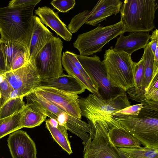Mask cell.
<instances>
[{"label": "cell", "instance_id": "b9f144b4", "mask_svg": "<svg viewBox=\"0 0 158 158\" xmlns=\"http://www.w3.org/2000/svg\"><path fill=\"white\" fill-rule=\"evenodd\" d=\"M5 78L2 74H0V83H2L4 79Z\"/></svg>", "mask_w": 158, "mask_h": 158}, {"label": "cell", "instance_id": "52a82bcc", "mask_svg": "<svg viewBox=\"0 0 158 158\" xmlns=\"http://www.w3.org/2000/svg\"><path fill=\"white\" fill-rule=\"evenodd\" d=\"M63 48L62 40L54 36L37 54L35 61L42 79L56 77L64 74L61 63Z\"/></svg>", "mask_w": 158, "mask_h": 158}, {"label": "cell", "instance_id": "ba28073f", "mask_svg": "<svg viewBox=\"0 0 158 158\" xmlns=\"http://www.w3.org/2000/svg\"><path fill=\"white\" fill-rule=\"evenodd\" d=\"M91 132L84 145V158H121L118 148L110 142L107 133L110 127L106 124L88 123Z\"/></svg>", "mask_w": 158, "mask_h": 158}, {"label": "cell", "instance_id": "cb8c5ba5", "mask_svg": "<svg viewBox=\"0 0 158 158\" xmlns=\"http://www.w3.org/2000/svg\"><path fill=\"white\" fill-rule=\"evenodd\" d=\"M61 63L62 66L68 74L75 77L85 87L86 89L92 94L101 98L100 94L89 84L80 71L73 64L64 52L61 56Z\"/></svg>", "mask_w": 158, "mask_h": 158}, {"label": "cell", "instance_id": "d6a6232c", "mask_svg": "<svg viewBox=\"0 0 158 158\" xmlns=\"http://www.w3.org/2000/svg\"><path fill=\"white\" fill-rule=\"evenodd\" d=\"M13 89H14L5 78L0 83V92L2 99V105L8 100Z\"/></svg>", "mask_w": 158, "mask_h": 158}, {"label": "cell", "instance_id": "5b68a950", "mask_svg": "<svg viewBox=\"0 0 158 158\" xmlns=\"http://www.w3.org/2000/svg\"><path fill=\"white\" fill-rule=\"evenodd\" d=\"M131 55L115 51L112 46L105 51L102 61L111 85L125 92L135 86L134 65Z\"/></svg>", "mask_w": 158, "mask_h": 158}, {"label": "cell", "instance_id": "8d00e7d4", "mask_svg": "<svg viewBox=\"0 0 158 158\" xmlns=\"http://www.w3.org/2000/svg\"><path fill=\"white\" fill-rule=\"evenodd\" d=\"M68 115L69 114L64 112L58 115L56 120L59 125L64 126L66 128Z\"/></svg>", "mask_w": 158, "mask_h": 158}, {"label": "cell", "instance_id": "44dd1931", "mask_svg": "<svg viewBox=\"0 0 158 158\" xmlns=\"http://www.w3.org/2000/svg\"><path fill=\"white\" fill-rule=\"evenodd\" d=\"M45 122L46 127L50 132L54 140L68 154H72L73 152L69 139L67 129L64 126L59 125L56 127H52L47 119Z\"/></svg>", "mask_w": 158, "mask_h": 158}, {"label": "cell", "instance_id": "d4e9b609", "mask_svg": "<svg viewBox=\"0 0 158 158\" xmlns=\"http://www.w3.org/2000/svg\"><path fill=\"white\" fill-rule=\"evenodd\" d=\"M130 158H158V148L145 147L136 148H117Z\"/></svg>", "mask_w": 158, "mask_h": 158}, {"label": "cell", "instance_id": "ac0fdd59", "mask_svg": "<svg viewBox=\"0 0 158 158\" xmlns=\"http://www.w3.org/2000/svg\"><path fill=\"white\" fill-rule=\"evenodd\" d=\"M47 117L44 110L33 103H27L22 111L21 122L23 127L31 128L39 126Z\"/></svg>", "mask_w": 158, "mask_h": 158}, {"label": "cell", "instance_id": "f35d334b", "mask_svg": "<svg viewBox=\"0 0 158 158\" xmlns=\"http://www.w3.org/2000/svg\"><path fill=\"white\" fill-rule=\"evenodd\" d=\"M20 97H24L21 91L18 89H14L8 100Z\"/></svg>", "mask_w": 158, "mask_h": 158}, {"label": "cell", "instance_id": "30bf717a", "mask_svg": "<svg viewBox=\"0 0 158 158\" xmlns=\"http://www.w3.org/2000/svg\"><path fill=\"white\" fill-rule=\"evenodd\" d=\"M2 74L12 88L20 91L24 97L39 87L42 80L35 61L30 60L20 68Z\"/></svg>", "mask_w": 158, "mask_h": 158}, {"label": "cell", "instance_id": "8992f818", "mask_svg": "<svg viewBox=\"0 0 158 158\" xmlns=\"http://www.w3.org/2000/svg\"><path fill=\"white\" fill-rule=\"evenodd\" d=\"M122 23L119 22L105 27L99 24L96 28L79 35L73 43L80 55L88 56L100 52L107 43L124 33Z\"/></svg>", "mask_w": 158, "mask_h": 158}, {"label": "cell", "instance_id": "e575fe53", "mask_svg": "<svg viewBox=\"0 0 158 158\" xmlns=\"http://www.w3.org/2000/svg\"><path fill=\"white\" fill-rule=\"evenodd\" d=\"M7 72L6 59L1 40L0 39V74Z\"/></svg>", "mask_w": 158, "mask_h": 158}, {"label": "cell", "instance_id": "d6986e66", "mask_svg": "<svg viewBox=\"0 0 158 158\" xmlns=\"http://www.w3.org/2000/svg\"><path fill=\"white\" fill-rule=\"evenodd\" d=\"M110 142L114 147L120 148H136L141 143L126 131L115 127H110L107 133Z\"/></svg>", "mask_w": 158, "mask_h": 158}, {"label": "cell", "instance_id": "836d02e7", "mask_svg": "<svg viewBox=\"0 0 158 158\" xmlns=\"http://www.w3.org/2000/svg\"><path fill=\"white\" fill-rule=\"evenodd\" d=\"M40 0H13L9 2V7H18L24 6L35 3H38Z\"/></svg>", "mask_w": 158, "mask_h": 158}, {"label": "cell", "instance_id": "ffe728a7", "mask_svg": "<svg viewBox=\"0 0 158 158\" xmlns=\"http://www.w3.org/2000/svg\"><path fill=\"white\" fill-rule=\"evenodd\" d=\"M143 49L144 52L142 57L144 66L142 86L140 89L135 88L136 92L142 95H144L145 89L148 85L153 76L154 56V54L151 50L149 41Z\"/></svg>", "mask_w": 158, "mask_h": 158}, {"label": "cell", "instance_id": "d590c367", "mask_svg": "<svg viewBox=\"0 0 158 158\" xmlns=\"http://www.w3.org/2000/svg\"><path fill=\"white\" fill-rule=\"evenodd\" d=\"M158 30L157 29H156L153 31L150 38L151 41L149 42L151 50L154 54L157 46H158Z\"/></svg>", "mask_w": 158, "mask_h": 158}, {"label": "cell", "instance_id": "f546056e", "mask_svg": "<svg viewBox=\"0 0 158 158\" xmlns=\"http://www.w3.org/2000/svg\"><path fill=\"white\" fill-rule=\"evenodd\" d=\"M144 95L147 99L158 102V74L152 79Z\"/></svg>", "mask_w": 158, "mask_h": 158}, {"label": "cell", "instance_id": "7402d4cb", "mask_svg": "<svg viewBox=\"0 0 158 158\" xmlns=\"http://www.w3.org/2000/svg\"><path fill=\"white\" fill-rule=\"evenodd\" d=\"M0 39L6 59L7 72L9 71L13 60L19 53L24 50L28 51L24 45L19 42Z\"/></svg>", "mask_w": 158, "mask_h": 158}, {"label": "cell", "instance_id": "83f0119b", "mask_svg": "<svg viewBox=\"0 0 158 158\" xmlns=\"http://www.w3.org/2000/svg\"><path fill=\"white\" fill-rule=\"evenodd\" d=\"M64 52L73 64L80 71L90 85L99 94L98 86L84 69L77 58L75 54L69 51H66Z\"/></svg>", "mask_w": 158, "mask_h": 158}, {"label": "cell", "instance_id": "277c9868", "mask_svg": "<svg viewBox=\"0 0 158 158\" xmlns=\"http://www.w3.org/2000/svg\"><path fill=\"white\" fill-rule=\"evenodd\" d=\"M79 103L81 116L88 121L104 123L113 118L114 112L131 105L125 92L106 100L90 94L86 97L79 98Z\"/></svg>", "mask_w": 158, "mask_h": 158}, {"label": "cell", "instance_id": "7bdbcfd3", "mask_svg": "<svg viewBox=\"0 0 158 158\" xmlns=\"http://www.w3.org/2000/svg\"><path fill=\"white\" fill-rule=\"evenodd\" d=\"M2 105V99L0 92V108L1 107Z\"/></svg>", "mask_w": 158, "mask_h": 158}, {"label": "cell", "instance_id": "60d3db41", "mask_svg": "<svg viewBox=\"0 0 158 158\" xmlns=\"http://www.w3.org/2000/svg\"><path fill=\"white\" fill-rule=\"evenodd\" d=\"M118 152L121 158H130L126 155L123 153L122 152H121L119 151V150Z\"/></svg>", "mask_w": 158, "mask_h": 158}, {"label": "cell", "instance_id": "484cf974", "mask_svg": "<svg viewBox=\"0 0 158 158\" xmlns=\"http://www.w3.org/2000/svg\"><path fill=\"white\" fill-rule=\"evenodd\" d=\"M25 106L23 97L8 100L0 108V119L22 111Z\"/></svg>", "mask_w": 158, "mask_h": 158}, {"label": "cell", "instance_id": "74e56055", "mask_svg": "<svg viewBox=\"0 0 158 158\" xmlns=\"http://www.w3.org/2000/svg\"><path fill=\"white\" fill-rule=\"evenodd\" d=\"M157 74H158V46H157L154 53L153 74L152 79Z\"/></svg>", "mask_w": 158, "mask_h": 158}, {"label": "cell", "instance_id": "4fadbf2b", "mask_svg": "<svg viewBox=\"0 0 158 158\" xmlns=\"http://www.w3.org/2000/svg\"><path fill=\"white\" fill-rule=\"evenodd\" d=\"M54 36L43 24L39 17L34 16V21L30 42L29 60L35 61L41 49Z\"/></svg>", "mask_w": 158, "mask_h": 158}, {"label": "cell", "instance_id": "8fae6325", "mask_svg": "<svg viewBox=\"0 0 158 158\" xmlns=\"http://www.w3.org/2000/svg\"><path fill=\"white\" fill-rule=\"evenodd\" d=\"M33 91L68 114L81 119L82 116L78 94L42 86L37 87Z\"/></svg>", "mask_w": 158, "mask_h": 158}, {"label": "cell", "instance_id": "f1b7e54d", "mask_svg": "<svg viewBox=\"0 0 158 158\" xmlns=\"http://www.w3.org/2000/svg\"><path fill=\"white\" fill-rule=\"evenodd\" d=\"M143 104H139L131 105L120 110L116 111L113 119L123 118L131 115H138L143 107Z\"/></svg>", "mask_w": 158, "mask_h": 158}, {"label": "cell", "instance_id": "1f68e13d", "mask_svg": "<svg viewBox=\"0 0 158 158\" xmlns=\"http://www.w3.org/2000/svg\"><path fill=\"white\" fill-rule=\"evenodd\" d=\"M50 3L59 11L65 13L73 8L76 2L74 0H55L52 1Z\"/></svg>", "mask_w": 158, "mask_h": 158}, {"label": "cell", "instance_id": "603a6c76", "mask_svg": "<svg viewBox=\"0 0 158 158\" xmlns=\"http://www.w3.org/2000/svg\"><path fill=\"white\" fill-rule=\"evenodd\" d=\"M22 111L0 119V139L23 128L21 118Z\"/></svg>", "mask_w": 158, "mask_h": 158}, {"label": "cell", "instance_id": "2e32d148", "mask_svg": "<svg viewBox=\"0 0 158 158\" xmlns=\"http://www.w3.org/2000/svg\"><path fill=\"white\" fill-rule=\"evenodd\" d=\"M35 13L39 17L40 20L54 31L64 40L69 41L72 34L69 31L66 25L62 22L57 14L47 6L39 7Z\"/></svg>", "mask_w": 158, "mask_h": 158}, {"label": "cell", "instance_id": "e0dca14e", "mask_svg": "<svg viewBox=\"0 0 158 158\" xmlns=\"http://www.w3.org/2000/svg\"><path fill=\"white\" fill-rule=\"evenodd\" d=\"M39 86L54 88L77 94L83 93L86 89L75 77L64 74L56 77L42 79Z\"/></svg>", "mask_w": 158, "mask_h": 158}, {"label": "cell", "instance_id": "9a60e30c", "mask_svg": "<svg viewBox=\"0 0 158 158\" xmlns=\"http://www.w3.org/2000/svg\"><path fill=\"white\" fill-rule=\"evenodd\" d=\"M123 2L120 0H100L90 12L85 24L95 26L120 12Z\"/></svg>", "mask_w": 158, "mask_h": 158}, {"label": "cell", "instance_id": "7c38bea8", "mask_svg": "<svg viewBox=\"0 0 158 158\" xmlns=\"http://www.w3.org/2000/svg\"><path fill=\"white\" fill-rule=\"evenodd\" d=\"M7 142L12 158H37L35 144L26 131L18 130L10 134Z\"/></svg>", "mask_w": 158, "mask_h": 158}, {"label": "cell", "instance_id": "5bb4252c", "mask_svg": "<svg viewBox=\"0 0 158 158\" xmlns=\"http://www.w3.org/2000/svg\"><path fill=\"white\" fill-rule=\"evenodd\" d=\"M119 35L113 50L123 51L131 55L134 52L145 48L149 43L151 35L148 32H133L126 36L123 34Z\"/></svg>", "mask_w": 158, "mask_h": 158}, {"label": "cell", "instance_id": "ab89813d", "mask_svg": "<svg viewBox=\"0 0 158 158\" xmlns=\"http://www.w3.org/2000/svg\"><path fill=\"white\" fill-rule=\"evenodd\" d=\"M49 123L52 127H56L59 125L57 120L54 118H49L47 119Z\"/></svg>", "mask_w": 158, "mask_h": 158}, {"label": "cell", "instance_id": "3957f363", "mask_svg": "<svg viewBox=\"0 0 158 158\" xmlns=\"http://www.w3.org/2000/svg\"><path fill=\"white\" fill-rule=\"evenodd\" d=\"M158 8L155 0H124L120 11L124 33L152 31Z\"/></svg>", "mask_w": 158, "mask_h": 158}, {"label": "cell", "instance_id": "4dcf8cb0", "mask_svg": "<svg viewBox=\"0 0 158 158\" xmlns=\"http://www.w3.org/2000/svg\"><path fill=\"white\" fill-rule=\"evenodd\" d=\"M135 88L140 89L142 86L144 77V66L142 57L138 62L135 63Z\"/></svg>", "mask_w": 158, "mask_h": 158}, {"label": "cell", "instance_id": "4316f807", "mask_svg": "<svg viewBox=\"0 0 158 158\" xmlns=\"http://www.w3.org/2000/svg\"><path fill=\"white\" fill-rule=\"evenodd\" d=\"M90 11L89 10H84L72 18L67 27L71 34L77 32L83 25L85 23Z\"/></svg>", "mask_w": 158, "mask_h": 158}, {"label": "cell", "instance_id": "9c48e42d", "mask_svg": "<svg viewBox=\"0 0 158 158\" xmlns=\"http://www.w3.org/2000/svg\"><path fill=\"white\" fill-rule=\"evenodd\" d=\"M75 55L86 72L98 86L99 93L102 99L114 98L125 92L111 85L108 78L104 64L98 56Z\"/></svg>", "mask_w": 158, "mask_h": 158}, {"label": "cell", "instance_id": "6da1fadb", "mask_svg": "<svg viewBox=\"0 0 158 158\" xmlns=\"http://www.w3.org/2000/svg\"><path fill=\"white\" fill-rule=\"evenodd\" d=\"M37 4L0 7L1 39L19 42L29 52L34 21L33 11Z\"/></svg>", "mask_w": 158, "mask_h": 158}, {"label": "cell", "instance_id": "7a4b0ae2", "mask_svg": "<svg viewBox=\"0 0 158 158\" xmlns=\"http://www.w3.org/2000/svg\"><path fill=\"white\" fill-rule=\"evenodd\" d=\"M108 124L128 132L145 147L158 148V111L141 109L138 115L115 119Z\"/></svg>", "mask_w": 158, "mask_h": 158}]
</instances>
